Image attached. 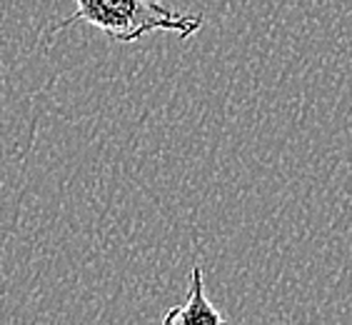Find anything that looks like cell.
Wrapping results in <instances>:
<instances>
[{"instance_id": "1", "label": "cell", "mask_w": 352, "mask_h": 325, "mask_svg": "<svg viewBox=\"0 0 352 325\" xmlns=\"http://www.w3.org/2000/svg\"><path fill=\"white\" fill-rule=\"evenodd\" d=\"M75 23H88L116 43H135L155 30H170L185 41L203 28V15L183 13L157 0H75V10L53 33Z\"/></svg>"}, {"instance_id": "2", "label": "cell", "mask_w": 352, "mask_h": 325, "mask_svg": "<svg viewBox=\"0 0 352 325\" xmlns=\"http://www.w3.org/2000/svg\"><path fill=\"white\" fill-rule=\"evenodd\" d=\"M160 325H228V320L220 315V311L205 295V278L200 265L190 271L188 300L183 305L170 308Z\"/></svg>"}]
</instances>
